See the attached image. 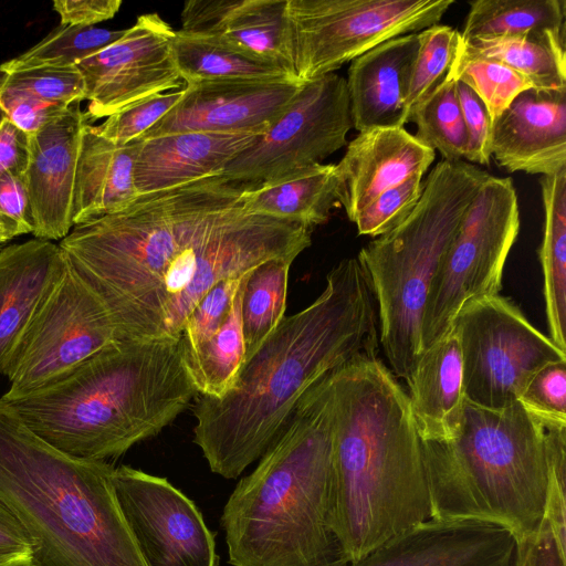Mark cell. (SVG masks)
<instances>
[{"label":"cell","instance_id":"43","mask_svg":"<svg viewBox=\"0 0 566 566\" xmlns=\"http://www.w3.org/2000/svg\"><path fill=\"white\" fill-rule=\"evenodd\" d=\"M566 427H551L549 471L546 492L545 516L556 543L566 555Z\"/></svg>","mask_w":566,"mask_h":566},{"label":"cell","instance_id":"22","mask_svg":"<svg viewBox=\"0 0 566 566\" xmlns=\"http://www.w3.org/2000/svg\"><path fill=\"white\" fill-rule=\"evenodd\" d=\"M66 266L59 244L32 239L0 250V375Z\"/></svg>","mask_w":566,"mask_h":566},{"label":"cell","instance_id":"41","mask_svg":"<svg viewBox=\"0 0 566 566\" xmlns=\"http://www.w3.org/2000/svg\"><path fill=\"white\" fill-rule=\"evenodd\" d=\"M184 90L156 94L125 107L95 126L96 130L117 146L138 140L180 101Z\"/></svg>","mask_w":566,"mask_h":566},{"label":"cell","instance_id":"10","mask_svg":"<svg viewBox=\"0 0 566 566\" xmlns=\"http://www.w3.org/2000/svg\"><path fill=\"white\" fill-rule=\"evenodd\" d=\"M453 0H287L295 77L308 82L378 44L438 24Z\"/></svg>","mask_w":566,"mask_h":566},{"label":"cell","instance_id":"31","mask_svg":"<svg viewBox=\"0 0 566 566\" xmlns=\"http://www.w3.org/2000/svg\"><path fill=\"white\" fill-rule=\"evenodd\" d=\"M249 273L244 276L222 326L195 352L181 357L197 396L210 398L224 396L232 388L245 361L241 298Z\"/></svg>","mask_w":566,"mask_h":566},{"label":"cell","instance_id":"18","mask_svg":"<svg viewBox=\"0 0 566 566\" xmlns=\"http://www.w3.org/2000/svg\"><path fill=\"white\" fill-rule=\"evenodd\" d=\"M86 113L70 106L31 135L30 163L24 179L34 220L33 235L62 240L73 228L75 176Z\"/></svg>","mask_w":566,"mask_h":566},{"label":"cell","instance_id":"4","mask_svg":"<svg viewBox=\"0 0 566 566\" xmlns=\"http://www.w3.org/2000/svg\"><path fill=\"white\" fill-rule=\"evenodd\" d=\"M331 374L302 396L226 502L220 525L230 565H350L332 525Z\"/></svg>","mask_w":566,"mask_h":566},{"label":"cell","instance_id":"11","mask_svg":"<svg viewBox=\"0 0 566 566\" xmlns=\"http://www.w3.org/2000/svg\"><path fill=\"white\" fill-rule=\"evenodd\" d=\"M451 327L461 347L464 398L474 406L506 408L536 370L566 360V350L499 294L465 303Z\"/></svg>","mask_w":566,"mask_h":566},{"label":"cell","instance_id":"14","mask_svg":"<svg viewBox=\"0 0 566 566\" xmlns=\"http://www.w3.org/2000/svg\"><path fill=\"white\" fill-rule=\"evenodd\" d=\"M113 484L147 566H218L216 533L195 502L166 478L119 465Z\"/></svg>","mask_w":566,"mask_h":566},{"label":"cell","instance_id":"23","mask_svg":"<svg viewBox=\"0 0 566 566\" xmlns=\"http://www.w3.org/2000/svg\"><path fill=\"white\" fill-rule=\"evenodd\" d=\"M259 135L185 132L140 139L134 182L138 196L222 172Z\"/></svg>","mask_w":566,"mask_h":566},{"label":"cell","instance_id":"32","mask_svg":"<svg viewBox=\"0 0 566 566\" xmlns=\"http://www.w3.org/2000/svg\"><path fill=\"white\" fill-rule=\"evenodd\" d=\"M459 43L468 53L495 60L523 76L534 90H566V45L534 38L475 39Z\"/></svg>","mask_w":566,"mask_h":566},{"label":"cell","instance_id":"45","mask_svg":"<svg viewBox=\"0 0 566 566\" xmlns=\"http://www.w3.org/2000/svg\"><path fill=\"white\" fill-rule=\"evenodd\" d=\"M458 97L467 132L464 159L470 164L489 165L493 123L479 96L464 83L457 84Z\"/></svg>","mask_w":566,"mask_h":566},{"label":"cell","instance_id":"9","mask_svg":"<svg viewBox=\"0 0 566 566\" xmlns=\"http://www.w3.org/2000/svg\"><path fill=\"white\" fill-rule=\"evenodd\" d=\"M518 231V202L511 178L490 175L464 212L433 276L422 316V352L450 331L465 303L499 294Z\"/></svg>","mask_w":566,"mask_h":566},{"label":"cell","instance_id":"33","mask_svg":"<svg viewBox=\"0 0 566 566\" xmlns=\"http://www.w3.org/2000/svg\"><path fill=\"white\" fill-rule=\"evenodd\" d=\"M294 259H272L255 266L243 284L241 324L245 360L285 317L290 268Z\"/></svg>","mask_w":566,"mask_h":566},{"label":"cell","instance_id":"13","mask_svg":"<svg viewBox=\"0 0 566 566\" xmlns=\"http://www.w3.org/2000/svg\"><path fill=\"white\" fill-rule=\"evenodd\" d=\"M353 127L346 78L329 73L304 82L285 112L222 172L254 186L304 170L344 147Z\"/></svg>","mask_w":566,"mask_h":566},{"label":"cell","instance_id":"2","mask_svg":"<svg viewBox=\"0 0 566 566\" xmlns=\"http://www.w3.org/2000/svg\"><path fill=\"white\" fill-rule=\"evenodd\" d=\"M376 302L357 258L337 263L322 293L285 316L244 361L221 398L198 396L193 443L211 472L239 478L285 426L318 380L359 357L377 356Z\"/></svg>","mask_w":566,"mask_h":566},{"label":"cell","instance_id":"46","mask_svg":"<svg viewBox=\"0 0 566 566\" xmlns=\"http://www.w3.org/2000/svg\"><path fill=\"white\" fill-rule=\"evenodd\" d=\"M0 105L10 122L29 135L35 134L69 108L43 102L25 92L6 87L1 81Z\"/></svg>","mask_w":566,"mask_h":566},{"label":"cell","instance_id":"20","mask_svg":"<svg viewBox=\"0 0 566 566\" xmlns=\"http://www.w3.org/2000/svg\"><path fill=\"white\" fill-rule=\"evenodd\" d=\"M491 156L507 172L566 168V90H526L493 122Z\"/></svg>","mask_w":566,"mask_h":566},{"label":"cell","instance_id":"39","mask_svg":"<svg viewBox=\"0 0 566 566\" xmlns=\"http://www.w3.org/2000/svg\"><path fill=\"white\" fill-rule=\"evenodd\" d=\"M247 274L219 282L192 310L178 340L182 358L205 344L222 326Z\"/></svg>","mask_w":566,"mask_h":566},{"label":"cell","instance_id":"27","mask_svg":"<svg viewBox=\"0 0 566 566\" xmlns=\"http://www.w3.org/2000/svg\"><path fill=\"white\" fill-rule=\"evenodd\" d=\"M469 6L462 41L534 38L566 45L565 0H475Z\"/></svg>","mask_w":566,"mask_h":566},{"label":"cell","instance_id":"51","mask_svg":"<svg viewBox=\"0 0 566 566\" xmlns=\"http://www.w3.org/2000/svg\"><path fill=\"white\" fill-rule=\"evenodd\" d=\"M1 76H2V73L0 72V81H1ZM9 119L4 109L2 108V106L0 105V126L7 120Z\"/></svg>","mask_w":566,"mask_h":566},{"label":"cell","instance_id":"47","mask_svg":"<svg viewBox=\"0 0 566 566\" xmlns=\"http://www.w3.org/2000/svg\"><path fill=\"white\" fill-rule=\"evenodd\" d=\"M514 566H566V555L545 520L537 532L516 539Z\"/></svg>","mask_w":566,"mask_h":566},{"label":"cell","instance_id":"1","mask_svg":"<svg viewBox=\"0 0 566 566\" xmlns=\"http://www.w3.org/2000/svg\"><path fill=\"white\" fill-rule=\"evenodd\" d=\"M254 185L223 174L138 196L76 224L59 245L107 308L119 339L178 342L219 282L312 243L303 222L249 210Z\"/></svg>","mask_w":566,"mask_h":566},{"label":"cell","instance_id":"35","mask_svg":"<svg viewBox=\"0 0 566 566\" xmlns=\"http://www.w3.org/2000/svg\"><path fill=\"white\" fill-rule=\"evenodd\" d=\"M124 32L125 30L60 24L32 48L2 63L0 72L76 66L81 61L117 41Z\"/></svg>","mask_w":566,"mask_h":566},{"label":"cell","instance_id":"3","mask_svg":"<svg viewBox=\"0 0 566 566\" xmlns=\"http://www.w3.org/2000/svg\"><path fill=\"white\" fill-rule=\"evenodd\" d=\"M332 525L349 563L431 518L422 440L409 398L377 356L331 374Z\"/></svg>","mask_w":566,"mask_h":566},{"label":"cell","instance_id":"26","mask_svg":"<svg viewBox=\"0 0 566 566\" xmlns=\"http://www.w3.org/2000/svg\"><path fill=\"white\" fill-rule=\"evenodd\" d=\"M142 140L117 146L87 124L82 133L76 167L73 227L117 212L137 197L135 160Z\"/></svg>","mask_w":566,"mask_h":566},{"label":"cell","instance_id":"28","mask_svg":"<svg viewBox=\"0 0 566 566\" xmlns=\"http://www.w3.org/2000/svg\"><path fill=\"white\" fill-rule=\"evenodd\" d=\"M245 207L254 212L293 219L314 228L339 206L334 164H316L271 184L248 189Z\"/></svg>","mask_w":566,"mask_h":566},{"label":"cell","instance_id":"30","mask_svg":"<svg viewBox=\"0 0 566 566\" xmlns=\"http://www.w3.org/2000/svg\"><path fill=\"white\" fill-rule=\"evenodd\" d=\"M171 52L186 84L212 80H295L275 63L180 31H176Z\"/></svg>","mask_w":566,"mask_h":566},{"label":"cell","instance_id":"16","mask_svg":"<svg viewBox=\"0 0 566 566\" xmlns=\"http://www.w3.org/2000/svg\"><path fill=\"white\" fill-rule=\"evenodd\" d=\"M302 84L292 78L186 84L180 101L140 139L185 132L261 135L285 112Z\"/></svg>","mask_w":566,"mask_h":566},{"label":"cell","instance_id":"7","mask_svg":"<svg viewBox=\"0 0 566 566\" xmlns=\"http://www.w3.org/2000/svg\"><path fill=\"white\" fill-rule=\"evenodd\" d=\"M517 401L503 409L463 406L453 439L422 441L431 518L472 520L516 539L543 524L549 430Z\"/></svg>","mask_w":566,"mask_h":566},{"label":"cell","instance_id":"42","mask_svg":"<svg viewBox=\"0 0 566 566\" xmlns=\"http://www.w3.org/2000/svg\"><path fill=\"white\" fill-rule=\"evenodd\" d=\"M518 401L545 424L566 427V360L553 361L536 370Z\"/></svg>","mask_w":566,"mask_h":566},{"label":"cell","instance_id":"15","mask_svg":"<svg viewBox=\"0 0 566 566\" xmlns=\"http://www.w3.org/2000/svg\"><path fill=\"white\" fill-rule=\"evenodd\" d=\"M176 31L158 14L146 13L114 43L81 61L87 117H108L142 99L181 90L171 42Z\"/></svg>","mask_w":566,"mask_h":566},{"label":"cell","instance_id":"21","mask_svg":"<svg viewBox=\"0 0 566 566\" xmlns=\"http://www.w3.org/2000/svg\"><path fill=\"white\" fill-rule=\"evenodd\" d=\"M434 157L436 151L403 127L361 132L335 165L338 203L353 222L385 190L412 176H423Z\"/></svg>","mask_w":566,"mask_h":566},{"label":"cell","instance_id":"40","mask_svg":"<svg viewBox=\"0 0 566 566\" xmlns=\"http://www.w3.org/2000/svg\"><path fill=\"white\" fill-rule=\"evenodd\" d=\"M422 177L412 176L385 190L367 205L353 221L358 233L376 238L400 224L421 197Z\"/></svg>","mask_w":566,"mask_h":566},{"label":"cell","instance_id":"37","mask_svg":"<svg viewBox=\"0 0 566 566\" xmlns=\"http://www.w3.org/2000/svg\"><path fill=\"white\" fill-rule=\"evenodd\" d=\"M458 34L444 24H434L418 33L419 46L405 88L406 124L416 106L447 75L457 50Z\"/></svg>","mask_w":566,"mask_h":566},{"label":"cell","instance_id":"12","mask_svg":"<svg viewBox=\"0 0 566 566\" xmlns=\"http://www.w3.org/2000/svg\"><path fill=\"white\" fill-rule=\"evenodd\" d=\"M118 339L104 303L66 259L10 356L3 373L10 387L0 398L11 401L46 387Z\"/></svg>","mask_w":566,"mask_h":566},{"label":"cell","instance_id":"49","mask_svg":"<svg viewBox=\"0 0 566 566\" xmlns=\"http://www.w3.org/2000/svg\"><path fill=\"white\" fill-rule=\"evenodd\" d=\"M34 551L17 520L0 505V566H32Z\"/></svg>","mask_w":566,"mask_h":566},{"label":"cell","instance_id":"36","mask_svg":"<svg viewBox=\"0 0 566 566\" xmlns=\"http://www.w3.org/2000/svg\"><path fill=\"white\" fill-rule=\"evenodd\" d=\"M449 72L479 96L492 123L518 94L533 88L523 76L504 64L464 51L459 43V34Z\"/></svg>","mask_w":566,"mask_h":566},{"label":"cell","instance_id":"50","mask_svg":"<svg viewBox=\"0 0 566 566\" xmlns=\"http://www.w3.org/2000/svg\"><path fill=\"white\" fill-rule=\"evenodd\" d=\"M30 139L31 135L10 119L0 126V176L24 175L30 163Z\"/></svg>","mask_w":566,"mask_h":566},{"label":"cell","instance_id":"24","mask_svg":"<svg viewBox=\"0 0 566 566\" xmlns=\"http://www.w3.org/2000/svg\"><path fill=\"white\" fill-rule=\"evenodd\" d=\"M419 46L418 33L385 41L352 61L346 78L353 127H403L405 88Z\"/></svg>","mask_w":566,"mask_h":566},{"label":"cell","instance_id":"17","mask_svg":"<svg viewBox=\"0 0 566 566\" xmlns=\"http://www.w3.org/2000/svg\"><path fill=\"white\" fill-rule=\"evenodd\" d=\"M516 538L506 528L472 520L413 524L349 566H514Z\"/></svg>","mask_w":566,"mask_h":566},{"label":"cell","instance_id":"44","mask_svg":"<svg viewBox=\"0 0 566 566\" xmlns=\"http://www.w3.org/2000/svg\"><path fill=\"white\" fill-rule=\"evenodd\" d=\"M34 220L24 175L0 176V244L33 233Z\"/></svg>","mask_w":566,"mask_h":566},{"label":"cell","instance_id":"19","mask_svg":"<svg viewBox=\"0 0 566 566\" xmlns=\"http://www.w3.org/2000/svg\"><path fill=\"white\" fill-rule=\"evenodd\" d=\"M180 21L178 31L275 63L296 80L287 0H189Z\"/></svg>","mask_w":566,"mask_h":566},{"label":"cell","instance_id":"38","mask_svg":"<svg viewBox=\"0 0 566 566\" xmlns=\"http://www.w3.org/2000/svg\"><path fill=\"white\" fill-rule=\"evenodd\" d=\"M1 84L63 107L85 99L84 80L76 66L35 67L2 73Z\"/></svg>","mask_w":566,"mask_h":566},{"label":"cell","instance_id":"6","mask_svg":"<svg viewBox=\"0 0 566 566\" xmlns=\"http://www.w3.org/2000/svg\"><path fill=\"white\" fill-rule=\"evenodd\" d=\"M107 461L69 455L0 398V505L30 538L32 566H147Z\"/></svg>","mask_w":566,"mask_h":566},{"label":"cell","instance_id":"8","mask_svg":"<svg viewBox=\"0 0 566 566\" xmlns=\"http://www.w3.org/2000/svg\"><path fill=\"white\" fill-rule=\"evenodd\" d=\"M489 176L464 160L439 161L412 212L357 255L378 308L379 344L396 378L407 381L422 353V316L433 276Z\"/></svg>","mask_w":566,"mask_h":566},{"label":"cell","instance_id":"25","mask_svg":"<svg viewBox=\"0 0 566 566\" xmlns=\"http://www.w3.org/2000/svg\"><path fill=\"white\" fill-rule=\"evenodd\" d=\"M406 382L421 440L443 442L453 439L465 398L461 347L452 327L421 353Z\"/></svg>","mask_w":566,"mask_h":566},{"label":"cell","instance_id":"48","mask_svg":"<svg viewBox=\"0 0 566 566\" xmlns=\"http://www.w3.org/2000/svg\"><path fill=\"white\" fill-rule=\"evenodd\" d=\"M122 6L120 0H55L53 9L61 24L94 27L112 19Z\"/></svg>","mask_w":566,"mask_h":566},{"label":"cell","instance_id":"34","mask_svg":"<svg viewBox=\"0 0 566 566\" xmlns=\"http://www.w3.org/2000/svg\"><path fill=\"white\" fill-rule=\"evenodd\" d=\"M457 84L448 71L408 118V123L416 124V139L433 151L438 150L442 160L448 161L462 160L467 150V132Z\"/></svg>","mask_w":566,"mask_h":566},{"label":"cell","instance_id":"29","mask_svg":"<svg viewBox=\"0 0 566 566\" xmlns=\"http://www.w3.org/2000/svg\"><path fill=\"white\" fill-rule=\"evenodd\" d=\"M544 231L539 249L549 338L566 350V168L541 177Z\"/></svg>","mask_w":566,"mask_h":566},{"label":"cell","instance_id":"5","mask_svg":"<svg viewBox=\"0 0 566 566\" xmlns=\"http://www.w3.org/2000/svg\"><path fill=\"white\" fill-rule=\"evenodd\" d=\"M197 395L178 342L118 339L55 382L6 402L57 450L107 461L156 437Z\"/></svg>","mask_w":566,"mask_h":566}]
</instances>
